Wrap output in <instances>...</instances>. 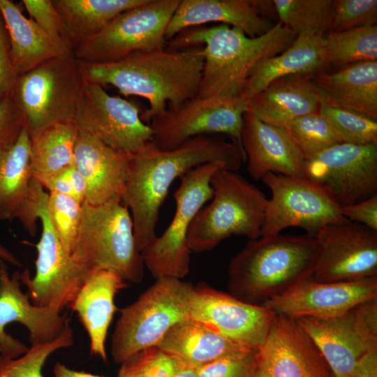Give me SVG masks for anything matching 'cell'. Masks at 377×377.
I'll use <instances>...</instances> for the list:
<instances>
[{"instance_id":"1","label":"cell","mask_w":377,"mask_h":377,"mask_svg":"<svg viewBox=\"0 0 377 377\" xmlns=\"http://www.w3.org/2000/svg\"><path fill=\"white\" fill-rule=\"evenodd\" d=\"M244 161V151L235 141L212 135L193 137L169 150L151 140L131 154L121 200L129 209L138 251L157 236L160 208L175 179L209 163H221L236 172Z\"/></svg>"},{"instance_id":"2","label":"cell","mask_w":377,"mask_h":377,"mask_svg":"<svg viewBox=\"0 0 377 377\" xmlns=\"http://www.w3.org/2000/svg\"><path fill=\"white\" fill-rule=\"evenodd\" d=\"M204 59L199 50L158 49L131 53L111 63L80 61L85 82L112 85L125 96L146 98L148 109L140 113L145 124L167 110H177L197 96Z\"/></svg>"},{"instance_id":"3","label":"cell","mask_w":377,"mask_h":377,"mask_svg":"<svg viewBox=\"0 0 377 377\" xmlns=\"http://www.w3.org/2000/svg\"><path fill=\"white\" fill-rule=\"evenodd\" d=\"M297 35L281 22L266 34L249 37L226 24L183 31L170 40L168 50L204 44L199 50L203 68L196 97L243 98L249 73L258 61L288 49Z\"/></svg>"},{"instance_id":"4","label":"cell","mask_w":377,"mask_h":377,"mask_svg":"<svg viewBox=\"0 0 377 377\" xmlns=\"http://www.w3.org/2000/svg\"><path fill=\"white\" fill-rule=\"evenodd\" d=\"M319 253L315 237L276 235L251 239L230 260L229 294L263 306L312 277Z\"/></svg>"},{"instance_id":"5","label":"cell","mask_w":377,"mask_h":377,"mask_svg":"<svg viewBox=\"0 0 377 377\" xmlns=\"http://www.w3.org/2000/svg\"><path fill=\"white\" fill-rule=\"evenodd\" d=\"M213 197L198 212L188 232L191 251L212 250L232 235L249 240L261 237L267 198L235 171L220 168L211 177Z\"/></svg>"},{"instance_id":"6","label":"cell","mask_w":377,"mask_h":377,"mask_svg":"<svg viewBox=\"0 0 377 377\" xmlns=\"http://www.w3.org/2000/svg\"><path fill=\"white\" fill-rule=\"evenodd\" d=\"M156 280L134 302L120 310L111 337V355L116 364L156 346L172 327L190 317L194 286L175 278Z\"/></svg>"},{"instance_id":"7","label":"cell","mask_w":377,"mask_h":377,"mask_svg":"<svg viewBox=\"0 0 377 377\" xmlns=\"http://www.w3.org/2000/svg\"><path fill=\"white\" fill-rule=\"evenodd\" d=\"M91 269L114 271L126 281L140 283L144 261L136 247L133 224L120 197L99 205H82L80 230L72 254Z\"/></svg>"},{"instance_id":"8","label":"cell","mask_w":377,"mask_h":377,"mask_svg":"<svg viewBox=\"0 0 377 377\" xmlns=\"http://www.w3.org/2000/svg\"><path fill=\"white\" fill-rule=\"evenodd\" d=\"M84 82L73 51L19 75L10 96L29 134L57 123L74 121Z\"/></svg>"},{"instance_id":"9","label":"cell","mask_w":377,"mask_h":377,"mask_svg":"<svg viewBox=\"0 0 377 377\" xmlns=\"http://www.w3.org/2000/svg\"><path fill=\"white\" fill-rule=\"evenodd\" d=\"M180 0H146L124 11L98 33L73 47L80 61L92 64L114 62L131 53L164 49L169 22Z\"/></svg>"},{"instance_id":"10","label":"cell","mask_w":377,"mask_h":377,"mask_svg":"<svg viewBox=\"0 0 377 377\" xmlns=\"http://www.w3.org/2000/svg\"><path fill=\"white\" fill-rule=\"evenodd\" d=\"M220 168H225L222 163H209L180 177V185L174 193L176 209L171 223L161 236H156L141 251L145 266L156 279H182L189 272L188 230L200 209L212 198L210 179Z\"/></svg>"},{"instance_id":"11","label":"cell","mask_w":377,"mask_h":377,"mask_svg":"<svg viewBox=\"0 0 377 377\" xmlns=\"http://www.w3.org/2000/svg\"><path fill=\"white\" fill-rule=\"evenodd\" d=\"M47 198L48 193L43 190L36 207L42 232L36 245L35 274L31 278L25 269L20 273V279L33 304L61 313L73 302L93 269L66 251L52 223Z\"/></svg>"},{"instance_id":"12","label":"cell","mask_w":377,"mask_h":377,"mask_svg":"<svg viewBox=\"0 0 377 377\" xmlns=\"http://www.w3.org/2000/svg\"><path fill=\"white\" fill-rule=\"evenodd\" d=\"M261 180L271 191L261 236L296 227L316 237L325 226L349 221L334 198L306 177L268 173Z\"/></svg>"},{"instance_id":"13","label":"cell","mask_w":377,"mask_h":377,"mask_svg":"<svg viewBox=\"0 0 377 377\" xmlns=\"http://www.w3.org/2000/svg\"><path fill=\"white\" fill-rule=\"evenodd\" d=\"M295 320L316 343L335 377H350L356 363L377 350V297L337 316Z\"/></svg>"},{"instance_id":"14","label":"cell","mask_w":377,"mask_h":377,"mask_svg":"<svg viewBox=\"0 0 377 377\" xmlns=\"http://www.w3.org/2000/svg\"><path fill=\"white\" fill-rule=\"evenodd\" d=\"M247 111L248 101L244 98L195 97L177 110L167 109L148 124L153 131L152 141L161 149H173L193 137L224 133L244 151L241 135Z\"/></svg>"},{"instance_id":"15","label":"cell","mask_w":377,"mask_h":377,"mask_svg":"<svg viewBox=\"0 0 377 377\" xmlns=\"http://www.w3.org/2000/svg\"><path fill=\"white\" fill-rule=\"evenodd\" d=\"M305 177L325 189L341 207L377 193V145L345 142L306 160Z\"/></svg>"},{"instance_id":"16","label":"cell","mask_w":377,"mask_h":377,"mask_svg":"<svg viewBox=\"0 0 377 377\" xmlns=\"http://www.w3.org/2000/svg\"><path fill=\"white\" fill-rule=\"evenodd\" d=\"M74 122L108 145L133 154L152 140L153 131L133 102L110 95L103 86L85 82Z\"/></svg>"},{"instance_id":"17","label":"cell","mask_w":377,"mask_h":377,"mask_svg":"<svg viewBox=\"0 0 377 377\" xmlns=\"http://www.w3.org/2000/svg\"><path fill=\"white\" fill-rule=\"evenodd\" d=\"M319 253L311 279L354 281L377 276V232L348 221L329 225L315 237Z\"/></svg>"},{"instance_id":"18","label":"cell","mask_w":377,"mask_h":377,"mask_svg":"<svg viewBox=\"0 0 377 377\" xmlns=\"http://www.w3.org/2000/svg\"><path fill=\"white\" fill-rule=\"evenodd\" d=\"M275 316L265 306L244 302L206 283L194 286L190 318L244 347L260 348Z\"/></svg>"},{"instance_id":"19","label":"cell","mask_w":377,"mask_h":377,"mask_svg":"<svg viewBox=\"0 0 377 377\" xmlns=\"http://www.w3.org/2000/svg\"><path fill=\"white\" fill-rule=\"evenodd\" d=\"M20 273L10 274L6 263L0 260V356L17 358L29 348L8 334L6 325L16 322L29 331L31 346L50 342L64 331L69 319L52 309L32 304L21 289Z\"/></svg>"},{"instance_id":"20","label":"cell","mask_w":377,"mask_h":377,"mask_svg":"<svg viewBox=\"0 0 377 377\" xmlns=\"http://www.w3.org/2000/svg\"><path fill=\"white\" fill-rule=\"evenodd\" d=\"M259 367L267 377H332L316 343L295 319L276 315L258 350Z\"/></svg>"},{"instance_id":"21","label":"cell","mask_w":377,"mask_h":377,"mask_svg":"<svg viewBox=\"0 0 377 377\" xmlns=\"http://www.w3.org/2000/svg\"><path fill=\"white\" fill-rule=\"evenodd\" d=\"M376 297L377 276L339 282H318L311 278L268 300L263 306L276 315L293 319L326 318L345 313Z\"/></svg>"},{"instance_id":"22","label":"cell","mask_w":377,"mask_h":377,"mask_svg":"<svg viewBox=\"0 0 377 377\" xmlns=\"http://www.w3.org/2000/svg\"><path fill=\"white\" fill-rule=\"evenodd\" d=\"M30 137L24 126L15 143L0 151L1 219H17L29 235L37 230L36 207L45 188L31 168Z\"/></svg>"},{"instance_id":"23","label":"cell","mask_w":377,"mask_h":377,"mask_svg":"<svg viewBox=\"0 0 377 377\" xmlns=\"http://www.w3.org/2000/svg\"><path fill=\"white\" fill-rule=\"evenodd\" d=\"M241 139L247 172L253 179L268 173L305 177L306 158L283 127L266 124L247 111Z\"/></svg>"},{"instance_id":"24","label":"cell","mask_w":377,"mask_h":377,"mask_svg":"<svg viewBox=\"0 0 377 377\" xmlns=\"http://www.w3.org/2000/svg\"><path fill=\"white\" fill-rule=\"evenodd\" d=\"M131 155L79 129L74 165L86 182L85 202L99 205L115 197L121 198Z\"/></svg>"},{"instance_id":"25","label":"cell","mask_w":377,"mask_h":377,"mask_svg":"<svg viewBox=\"0 0 377 377\" xmlns=\"http://www.w3.org/2000/svg\"><path fill=\"white\" fill-rule=\"evenodd\" d=\"M220 22L258 37L275 25L265 17L251 0H180L165 33L171 40L188 27Z\"/></svg>"},{"instance_id":"26","label":"cell","mask_w":377,"mask_h":377,"mask_svg":"<svg viewBox=\"0 0 377 377\" xmlns=\"http://www.w3.org/2000/svg\"><path fill=\"white\" fill-rule=\"evenodd\" d=\"M313 75L294 74L274 80L249 100L248 111L262 121L279 127L296 118L318 113L321 102Z\"/></svg>"},{"instance_id":"27","label":"cell","mask_w":377,"mask_h":377,"mask_svg":"<svg viewBox=\"0 0 377 377\" xmlns=\"http://www.w3.org/2000/svg\"><path fill=\"white\" fill-rule=\"evenodd\" d=\"M125 279L117 272L94 268L71 304L87 331L91 354L107 361L105 340L114 313V297L126 288Z\"/></svg>"},{"instance_id":"28","label":"cell","mask_w":377,"mask_h":377,"mask_svg":"<svg viewBox=\"0 0 377 377\" xmlns=\"http://www.w3.org/2000/svg\"><path fill=\"white\" fill-rule=\"evenodd\" d=\"M321 105L355 111L377 120V61L344 66L313 77Z\"/></svg>"},{"instance_id":"29","label":"cell","mask_w":377,"mask_h":377,"mask_svg":"<svg viewBox=\"0 0 377 377\" xmlns=\"http://www.w3.org/2000/svg\"><path fill=\"white\" fill-rule=\"evenodd\" d=\"M0 12L9 36L13 66L18 76L73 51L69 40L47 34L32 19L26 17L13 1L0 0Z\"/></svg>"},{"instance_id":"30","label":"cell","mask_w":377,"mask_h":377,"mask_svg":"<svg viewBox=\"0 0 377 377\" xmlns=\"http://www.w3.org/2000/svg\"><path fill=\"white\" fill-rule=\"evenodd\" d=\"M156 346L185 365L198 369L226 355L251 349L190 317L172 327Z\"/></svg>"},{"instance_id":"31","label":"cell","mask_w":377,"mask_h":377,"mask_svg":"<svg viewBox=\"0 0 377 377\" xmlns=\"http://www.w3.org/2000/svg\"><path fill=\"white\" fill-rule=\"evenodd\" d=\"M323 37L297 36L281 53L256 64L250 70L243 98L249 100L274 80L294 74H317L325 66Z\"/></svg>"},{"instance_id":"32","label":"cell","mask_w":377,"mask_h":377,"mask_svg":"<svg viewBox=\"0 0 377 377\" xmlns=\"http://www.w3.org/2000/svg\"><path fill=\"white\" fill-rule=\"evenodd\" d=\"M78 131L74 121H68L29 135L32 174L44 188L57 175L74 165Z\"/></svg>"},{"instance_id":"33","label":"cell","mask_w":377,"mask_h":377,"mask_svg":"<svg viewBox=\"0 0 377 377\" xmlns=\"http://www.w3.org/2000/svg\"><path fill=\"white\" fill-rule=\"evenodd\" d=\"M146 0H52L72 46L101 30L121 13Z\"/></svg>"},{"instance_id":"34","label":"cell","mask_w":377,"mask_h":377,"mask_svg":"<svg viewBox=\"0 0 377 377\" xmlns=\"http://www.w3.org/2000/svg\"><path fill=\"white\" fill-rule=\"evenodd\" d=\"M322 40L325 66H344L360 61H377L376 25L328 31Z\"/></svg>"},{"instance_id":"35","label":"cell","mask_w":377,"mask_h":377,"mask_svg":"<svg viewBox=\"0 0 377 377\" xmlns=\"http://www.w3.org/2000/svg\"><path fill=\"white\" fill-rule=\"evenodd\" d=\"M280 22L297 36L323 37L330 31L332 0H274Z\"/></svg>"},{"instance_id":"36","label":"cell","mask_w":377,"mask_h":377,"mask_svg":"<svg viewBox=\"0 0 377 377\" xmlns=\"http://www.w3.org/2000/svg\"><path fill=\"white\" fill-rule=\"evenodd\" d=\"M306 160L333 145L343 142L319 112L296 118L284 127Z\"/></svg>"},{"instance_id":"37","label":"cell","mask_w":377,"mask_h":377,"mask_svg":"<svg viewBox=\"0 0 377 377\" xmlns=\"http://www.w3.org/2000/svg\"><path fill=\"white\" fill-rule=\"evenodd\" d=\"M74 343L70 320L62 333L54 340L31 348L22 356L11 359L0 356V377H43V367L57 350L71 346Z\"/></svg>"},{"instance_id":"38","label":"cell","mask_w":377,"mask_h":377,"mask_svg":"<svg viewBox=\"0 0 377 377\" xmlns=\"http://www.w3.org/2000/svg\"><path fill=\"white\" fill-rule=\"evenodd\" d=\"M319 114L339 135L345 143L377 145V121L361 113L321 105Z\"/></svg>"},{"instance_id":"39","label":"cell","mask_w":377,"mask_h":377,"mask_svg":"<svg viewBox=\"0 0 377 377\" xmlns=\"http://www.w3.org/2000/svg\"><path fill=\"white\" fill-rule=\"evenodd\" d=\"M120 365L117 377H172L186 366L156 346L133 354Z\"/></svg>"},{"instance_id":"40","label":"cell","mask_w":377,"mask_h":377,"mask_svg":"<svg viewBox=\"0 0 377 377\" xmlns=\"http://www.w3.org/2000/svg\"><path fill=\"white\" fill-rule=\"evenodd\" d=\"M82 203L73 198L49 193L47 208L54 230L66 251L72 256L80 230Z\"/></svg>"},{"instance_id":"41","label":"cell","mask_w":377,"mask_h":377,"mask_svg":"<svg viewBox=\"0 0 377 377\" xmlns=\"http://www.w3.org/2000/svg\"><path fill=\"white\" fill-rule=\"evenodd\" d=\"M376 0H335L329 31L376 25Z\"/></svg>"},{"instance_id":"42","label":"cell","mask_w":377,"mask_h":377,"mask_svg":"<svg viewBox=\"0 0 377 377\" xmlns=\"http://www.w3.org/2000/svg\"><path fill=\"white\" fill-rule=\"evenodd\" d=\"M258 368V350L248 349L204 365L198 377H255Z\"/></svg>"},{"instance_id":"43","label":"cell","mask_w":377,"mask_h":377,"mask_svg":"<svg viewBox=\"0 0 377 377\" xmlns=\"http://www.w3.org/2000/svg\"><path fill=\"white\" fill-rule=\"evenodd\" d=\"M22 3L31 19L47 34L55 38L69 40L61 17L52 0H22Z\"/></svg>"},{"instance_id":"44","label":"cell","mask_w":377,"mask_h":377,"mask_svg":"<svg viewBox=\"0 0 377 377\" xmlns=\"http://www.w3.org/2000/svg\"><path fill=\"white\" fill-rule=\"evenodd\" d=\"M25 126L24 117L11 96L0 101V151L12 146Z\"/></svg>"},{"instance_id":"45","label":"cell","mask_w":377,"mask_h":377,"mask_svg":"<svg viewBox=\"0 0 377 377\" xmlns=\"http://www.w3.org/2000/svg\"><path fill=\"white\" fill-rule=\"evenodd\" d=\"M17 77L11 60L8 31L0 12V101L10 96Z\"/></svg>"},{"instance_id":"46","label":"cell","mask_w":377,"mask_h":377,"mask_svg":"<svg viewBox=\"0 0 377 377\" xmlns=\"http://www.w3.org/2000/svg\"><path fill=\"white\" fill-rule=\"evenodd\" d=\"M348 220L377 232V193L355 204L341 207Z\"/></svg>"},{"instance_id":"47","label":"cell","mask_w":377,"mask_h":377,"mask_svg":"<svg viewBox=\"0 0 377 377\" xmlns=\"http://www.w3.org/2000/svg\"><path fill=\"white\" fill-rule=\"evenodd\" d=\"M350 377H377V350L368 353L356 363Z\"/></svg>"},{"instance_id":"48","label":"cell","mask_w":377,"mask_h":377,"mask_svg":"<svg viewBox=\"0 0 377 377\" xmlns=\"http://www.w3.org/2000/svg\"><path fill=\"white\" fill-rule=\"evenodd\" d=\"M54 377H105L72 369L61 362H57L53 369Z\"/></svg>"},{"instance_id":"49","label":"cell","mask_w":377,"mask_h":377,"mask_svg":"<svg viewBox=\"0 0 377 377\" xmlns=\"http://www.w3.org/2000/svg\"><path fill=\"white\" fill-rule=\"evenodd\" d=\"M1 220V215H0ZM0 260L8 263L12 265L21 267L22 263L20 260L12 253L7 248H6L0 242Z\"/></svg>"},{"instance_id":"50","label":"cell","mask_w":377,"mask_h":377,"mask_svg":"<svg viewBox=\"0 0 377 377\" xmlns=\"http://www.w3.org/2000/svg\"><path fill=\"white\" fill-rule=\"evenodd\" d=\"M198 368L184 366L172 377H198Z\"/></svg>"},{"instance_id":"51","label":"cell","mask_w":377,"mask_h":377,"mask_svg":"<svg viewBox=\"0 0 377 377\" xmlns=\"http://www.w3.org/2000/svg\"><path fill=\"white\" fill-rule=\"evenodd\" d=\"M255 377H267L265 373L259 367L258 368Z\"/></svg>"},{"instance_id":"52","label":"cell","mask_w":377,"mask_h":377,"mask_svg":"<svg viewBox=\"0 0 377 377\" xmlns=\"http://www.w3.org/2000/svg\"><path fill=\"white\" fill-rule=\"evenodd\" d=\"M332 377H335V376L334 375H332Z\"/></svg>"}]
</instances>
